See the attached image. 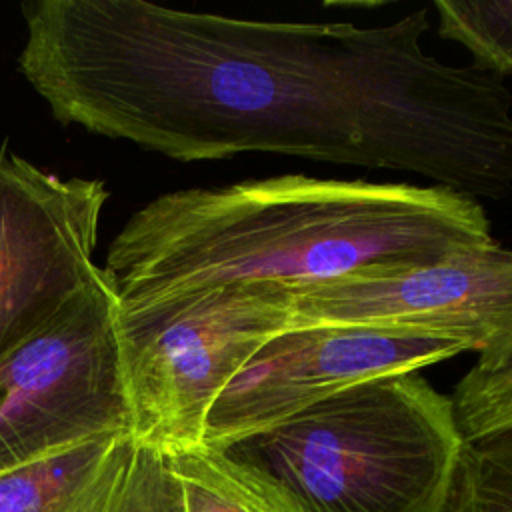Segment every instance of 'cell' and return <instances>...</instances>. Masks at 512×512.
<instances>
[{
    "mask_svg": "<svg viewBox=\"0 0 512 512\" xmlns=\"http://www.w3.org/2000/svg\"><path fill=\"white\" fill-rule=\"evenodd\" d=\"M428 28L422 8L356 26L48 0L24 78L62 124L180 162L270 152L510 198L512 92L426 52Z\"/></svg>",
    "mask_w": 512,
    "mask_h": 512,
    "instance_id": "obj_1",
    "label": "cell"
},
{
    "mask_svg": "<svg viewBox=\"0 0 512 512\" xmlns=\"http://www.w3.org/2000/svg\"><path fill=\"white\" fill-rule=\"evenodd\" d=\"M492 240L482 204L444 186L280 174L154 198L112 240L102 270L118 300L302 288Z\"/></svg>",
    "mask_w": 512,
    "mask_h": 512,
    "instance_id": "obj_2",
    "label": "cell"
},
{
    "mask_svg": "<svg viewBox=\"0 0 512 512\" xmlns=\"http://www.w3.org/2000/svg\"><path fill=\"white\" fill-rule=\"evenodd\" d=\"M464 438L420 372L372 378L228 444L300 512H442Z\"/></svg>",
    "mask_w": 512,
    "mask_h": 512,
    "instance_id": "obj_3",
    "label": "cell"
},
{
    "mask_svg": "<svg viewBox=\"0 0 512 512\" xmlns=\"http://www.w3.org/2000/svg\"><path fill=\"white\" fill-rule=\"evenodd\" d=\"M288 330L290 288L274 282L118 300L132 438L164 456L204 444L216 398Z\"/></svg>",
    "mask_w": 512,
    "mask_h": 512,
    "instance_id": "obj_4",
    "label": "cell"
},
{
    "mask_svg": "<svg viewBox=\"0 0 512 512\" xmlns=\"http://www.w3.org/2000/svg\"><path fill=\"white\" fill-rule=\"evenodd\" d=\"M118 296L104 270L0 358V470L106 432H130Z\"/></svg>",
    "mask_w": 512,
    "mask_h": 512,
    "instance_id": "obj_5",
    "label": "cell"
},
{
    "mask_svg": "<svg viewBox=\"0 0 512 512\" xmlns=\"http://www.w3.org/2000/svg\"><path fill=\"white\" fill-rule=\"evenodd\" d=\"M292 330L366 328L432 336L476 352V368L512 362V248L496 240L440 260L374 268L290 288Z\"/></svg>",
    "mask_w": 512,
    "mask_h": 512,
    "instance_id": "obj_6",
    "label": "cell"
},
{
    "mask_svg": "<svg viewBox=\"0 0 512 512\" xmlns=\"http://www.w3.org/2000/svg\"><path fill=\"white\" fill-rule=\"evenodd\" d=\"M102 180L62 178L0 150V358L40 332L98 274Z\"/></svg>",
    "mask_w": 512,
    "mask_h": 512,
    "instance_id": "obj_7",
    "label": "cell"
},
{
    "mask_svg": "<svg viewBox=\"0 0 512 512\" xmlns=\"http://www.w3.org/2000/svg\"><path fill=\"white\" fill-rule=\"evenodd\" d=\"M466 352L460 344L366 328H296L270 340L216 398L204 444L226 448L354 384L420 372Z\"/></svg>",
    "mask_w": 512,
    "mask_h": 512,
    "instance_id": "obj_8",
    "label": "cell"
},
{
    "mask_svg": "<svg viewBox=\"0 0 512 512\" xmlns=\"http://www.w3.org/2000/svg\"><path fill=\"white\" fill-rule=\"evenodd\" d=\"M0 512H182V498L164 454L106 432L0 470Z\"/></svg>",
    "mask_w": 512,
    "mask_h": 512,
    "instance_id": "obj_9",
    "label": "cell"
},
{
    "mask_svg": "<svg viewBox=\"0 0 512 512\" xmlns=\"http://www.w3.org/2000/svg\"><path fill=\"white\" fill-rule=\"evenodd\" d=\"M166 458L182 512H300L274 482L224 450L200 444Z\"/></svg>",
    "mask_w": 512,
    "mask_h": 512,
    "instance_id": "obj_10",
    "label": "cell"
},
{
    "mask_svg": "<svg viewBox=\"0 0 512 512\" xmlns=\"http://www.w3.org/2000/svg\"><path fill=\"white\" fill-rule=\"evenodd\" d=\"M438 34L464 46L474 68L492 76L512 74V0H436Z\"/></svg>",
    "mask_w": 512,
    "mask_h": 512,
    "instance_id": "obj_11",
    "label": "cell"
},
{
    "mask_svg": "<svg viewBox=\"0 0 512 512\" xmlns=\"http://www.w3.org/2000/svg\"><path fill=\"white\" fill-rule=\"evenodd\" d=\"M442 512H512V430L464 442Z\"/></svg>",
    "mask_w": 512,
    "mask_h": 512,
    "instance_id": "obj_12",
    "label": "cell"
},
{
    "mask_svg": "<svg viewBox=\"0 0 512 512\" xmlns=\"http://www.w3.org/2000/svg\"><path fill=\"white\" fill-rule=\"evenodd\" d=\"M464 442L512 430V362L486 372L472 366L452 394Z\"/></svg>",
    "mask_w": 512,
    "mask_h": 512,
    "instance_id": "obj_13",
    "label": "cell"
}]
</instances>
